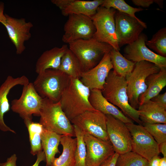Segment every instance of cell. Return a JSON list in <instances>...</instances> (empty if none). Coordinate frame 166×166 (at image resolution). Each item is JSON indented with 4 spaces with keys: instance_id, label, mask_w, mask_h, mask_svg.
<instances>
[{
    "instance_id": "1",
    "label": "cell",
    "mask_w": 166,
    "mask_h": 166,
    "mask_svg": "<svg viewBox=\"0 0 166 166\" xmlns=\"http://www.w3.org/2000/svg\"><path fill=\"white\" fill-rule=\"evenodd\" d=\"M90 92L89 89L79 79L71 77L59 101L62 110L70 121L86 111L96 110L89 101Z\"/></svg>"
},
{
    "instance_id": "2",
    "label": "cell",
    "mask_w": 166,
    "mask_h": 166,
    "mask_svg": "<svg viewBox=\"0 0 166 166\" xmlns=\"http://www.w3.org/2000/svg\"><path fill=\"white\" fill-rule=\"evenodd\" d=\"M101 91L105 98L119 108L126 116L142 125L138 111L133 108L129 103L125 78L118 75L113 70L110 71Z\"/></svg>"
},
{
    "instance_id": "3",
    "label": "cell",
    "mask_w": 166,
    "mask_h": 166,
    "mask_svg": "<svg viewBox=\"0 0 166 166\" xmlns=\"http://www.w3.org/2000/svg\"><path fill=\"white\" fill-rule=\"evenodd\" d=\"M39 123L43 128L62 136L75 137L73 124L63 111L59 102L43 98Z\"/></svg>"
},
{
    "instance_id": "4",
    "label": "cell",
    "mask_w": 166,
    "mask_h": 166,
    "mask_svg": "<svg viewBox=\"0 0 166 166\" xmlns=\"http://www.w3.org/2000/svg\"><path fill=\"white\" fill-rule=\"evenodd\" d=\"M69 45V48L79 61L83 72L96 66L104 55L113 49L109 44L100 42L93 38L78 40Z\"/></svg>"
},
{
    "instance_id": "5",
    "label": "cell",
    "mask_w": 166,
    "mask_h": 166,
    "mask_svg": "<svg viewBox=\"0 0 166 166\" xmlns=\"http://www.w3.org/2000/svg\"><path fill=\"white\" fill-rule=\"evenodd\" d=\"M71 77L59 69H48L38 76L33 83L35 89L43 98L54 102L59 101Z\"/></svg>"
},
{
    "instance_id": "6",
    "label": "cell",
    "mask_w": 166,
    "mask_h": 166,
    "mask_svg": "<svg viewBox=\"0 0 166 166\" xmlns=\"http://www.w3.org/2000/svg\"><path fill=\"white\" fill-rule=\"evenodd\" d=\"M160 69L155 64L146 61L135 63L131 74L125 78L129 103L133 108L138 109L139 97L147 88L145 82L147 77L158 72Z\"/></svg>"
},
{
    "instance_id": "7",
    "label": "cell",
    "mask_w": 166,
    "mask_h": 166,
    "mask_svg": "<svg viewBox=\"0 0 166 166\" xmlns=\"http://www.w3.org/2000/svg\"><path fill=\"white\" fill-rule=\"evenodd\" d=\"M117 10L100 6L91 18L96 29L93 37L98 41L107 43L113 49L119 50L116 32L115 15Z\"/></svg>"
},
{
    "instance_id": "8",
    "label": "cell",
    "mask_w": 166,
    "mask_h": 166,
    "mask_svg": "<svg viewBox=\"0 0 166 166\" xmlns=\"http://www.w3.org/2000/svg\"><path fill=\"white\" fill-rule=\"evenodd\" d=\"M43 98L37 92L33 83L23 86L18 99L11 101V109L24 121L32 120V115L40 116Z\"/></svg>"
},
{
    "instance_id": "9",
    "label": "cell",
    "mask_w": 166,
    "mask_h": 166,
    "mask_svg": "<svg viewBox=\"0 0 166 166\" xmlns=\"http://www.w3.org/2000/svg\"><path fill=\"white\" fill-rule=\"evenodd\" d=\"M65 23L62 41L69 43L79 39L93 38L96 29L91 18L82 14H71Z\"/></svg>"
},
{
    "instance_id": "10",
    "label": "cell",
    "mask_w": 166,
    "mask_h": 166,
    "mask_svg": "<svg viewBox=\"0 0 166 166\" xmlns=\"http://www.w3.org/2000/svg\"><path fill=\"white\" fill-rule=\"evenodd\" d=\"M132 137V151L149 161L160 154L159 145L142 125L125 124Z\"/></svg>"
},
{
    "instance_id": "11",
    "label": "cell",
    "mask_w": 166,
    "mask_h": 166,
    "mask_svg": "<svg viewBox=\"0 0 166 166\" xmlns=\"http://www.w3.org/2000/svg\"><path fill=\"white\" fill-rule=\"evenodd\" d=\"M116 32L120 48L136 41L144 29L145 23L127 14L117 11L115 15Z\"/></svg>"
},
{
    "instance_id": "12",
    "label": "cell",
    "mask_w": 166,
    "mask_h": 166,
    "mask_svg": "<svg viewBox=\"0 0 166 166\" xmlns=\"http://www.w3.org/2000/svg\"><path fill=\"white\" fill-rule=\"evenodd\" d=\"M70 121L84 134L87 133L104 140H109L107 131L106 116L99 111H86Z\"/></svg>"
},
{
    "instance_id": "13",
    "label": "cell",
    "mask_w": 166,
    "mask_h": 166,
    "mask_svg": "<svg viewBox=\"0 0 166 166\" xmlns=\"http://www.w3.org/2000/svg\"><path fill=\"white\" fill-rule=\"evenodd\" d=\"M105 116L107 133L115 152L120 155L132 151V136L126 124L112 115Z\"/></svg>"
},
{
    "instance_id": "14",
    "label": "cell",
    "mask_w": 166,
    "mask_h": 166,
    "mask_svg": "<svg viewBox=\"0 0 166 166\" xmlns=\"http://www.w3.org/2000/svg\"><path fill=\"white\" fill-rule=\"evenodd\" d=\"M147 37L141 34L135 41L127 45L124 49V56L135 63L146 61L153 63L160 68H166V57L161 56L149 49L145 42Z\"/></svg>"
},
{
    "instance_id": "15",
    "label": "cell",
    "mask_w": 166,
    "mask_h": 166,
    "mask_svg": "<svg viewBox=\"0 0 166 166\" xmlns=\"http://www.w3.org/2000/svg\"><path fill=\"white\" fill-rule=\"evenodd\" d=\"M4 15L0 22L5 27L9 38L15 46L16 53L21 54L26 49L25 42L31 36L30 31L33 25L31 22H26L24 18H17Z\"/></svg>"
},
{
    "instance_id": "16",
    "label": "cell",
    "mask_w": 166,
    "mask_h": 166,
    "mask_svg": "<svg viewBox=\"0 0 166 166\" xmlns=\"http://www.w3.org/2000/svg\"><path fill=\"white\" fill-rule=\"evenodd\" d=\"M84 139L86 148V166H100L115 153L110 140L87 133L84 134Z\"/></svg>"
},
{
    "instance_id": "17",
    "label": "cell",
    "mask_w": 166,
    "mask_h": 166,
    "mask_svg": "<svg viewBox=\"0 0 166 166\" xmlns=\"http://www.w3.org/2000/svg\"><path fill=\"white\" fill-rule=\"evenodd\" d=\"M110 52L106 53L96 66L82 72L80 80L90 90L103 89L107 77L113 69Z\"/></svg>"
},
{
    "instance_id": "18",
    "label": "cell",
    "mask_w": 166,
    "mask_h": 166,
    "mask_svg": "<svg viewBox=\"0 0 166 166\" xmlns=\"http://www.w3.org/2000/svg\"><path fill=\"white\" fill-rule=\"evenodd\" d=\"M29 83L28 78L25 75L17 78L8 76L0 86V130L1 131L3 132L10 131L16 133L15 131L5 124L4 120V114L8 112L10 109L8 95L10 90L14 86L18 85L24 86Z\"/></svg>"
},
{
    "instance_id": "19",
    "label": "cell",
    "mask_w": 166,
    "mask_h": 166,
    "mask_svg": "<svg viewBox=\"0 0 166 166\" xmlns=\"http://www.w3.org/2000/svg\"><path fill=\"white\" fill-rule=\"evenodd\" d=\"M89 99L90 104L96 110L105 115H112L125 124L133 123L132 120L126 116L117 107L105 98L101 90H90Z\"/></svg>"
},
{
    "instance_id": "20",
    "label": "cell",
    "mask_w": 166,
    "mask_h": 166,
    "mask_svg": "<svg viewBox=\"0 0 166 166\" xmlns=\"http://www.w3.org/2000/svg\"><path fill=\"white\" fill-rule=\"evenodd\" d=\"M69 48L66 45L60 47H55L44 51L38 59L35 71L40 74L48 69H58L62 57Z\"/></svg>"
},
{
    "instance_id": "21",
    "label": "cell",
    "mask_w": 166,
    "mask_h": 166,
    "mask_svg": "<svg viewBox=\"0 0 166 166\" xmlns=\"http://www.w3.org/2000/svg\"><path fill=\"white\" fill-rule=\"evenodd\" d=\"M137 110L142 124H166V109L151 100L139 105Z\"/></svg>"
},
{
    "instance_id": "22",
    "label": "cell",
    "mask_w": 166,
    "mask_h": 166,
    "mask_svg": "<svg viewBox=\"0 0 166 166\" xmlns=\"http://www.w3.org/2000/svg\"><path fill=\"white\" fill-rule=\"evenodd\" d=\"M145 82L147 88L139 98V106L160 94L166 85V68H160L157 73L148 76Z\"/></svg>"
},
{
    "instance_id": "23",
    "label": "cell",
    "mask_w": 166,
    "mask_h": 166,
    "mask_svg": "<svg viewBox=\"0 0 166 166\" xmlns=\"http://www.w3.org/2000/svg\"><path fill=\"white\" fill-rule=\"evenodd\" d=\"M104 1L73 0L61 10V13L65 16L73 14H82L91 18L96 13L97 9L101 6Z\"/></svg>"
},
{
    "instance_id": "24",
    "label": "cell",
    "mask_w": 166,
    "mask_h": 166,
    "mask_svg": "<svg viewBox=\"0 0 166 166\" xmlns=\"http://www.w3.org/2000/svg\"><path fill=\"white\" fill-rule=\"evenodd\" d=\"M60 143L62 146V152L58 158H55L52 166H76L75 152L77 148L76 138L68 136H62Z\"/></svg>"
},
{
    "instance_id": "25",
    "label": "cell",
    "mask_w": 166,
    "mask_h": 166,
    "mask_svg": "<svg viewBox=\"0 0 166 166\" xmlns=\"http://www.w3.org/2000/svg\"><path fill=\"white\" fill-rule=\"evenodd\" d=\"M62 136L44 128L41 136V143L45 156L46 166H52L55 155L60 153L58 146Z\"/></svg>"
},
{
    "instance_id": "26",
    "label": "cell",
    "mask_w": 166,
    "mask_h": 166,
    "mask_svg": "<svg viewBox=\"0 0 166 166\" xmlns=\"http://www.w3.org/2000/svg\"><path fill=\"white\" fill-rule=\"evenodd\" d=\"M58 69L71 78L79 79L83 72L78 59L69 48L62 57Z\"/></svg>"
},
{
    "instance_id": "27",
    "label": "cell",
    "mask_w": 166,
    "mask_h": 166,
    "mask_svg": "<svg viewBox=\"0 0 166 166\" xmlns=\"http://www.w3.org/2000/svg\"><path fill=\"white\" fill-rule=\"evenodd\" d=\"M110 53L114 72L118 75L125 78L128 76L132 71L135 63L125 58L118 50L113 49Z\"/></svg>"
},
{
    "instance_id": "28",
    "label": "cell",
    "mask_w": 166,
    "mask_h": 166,
    "mask_svg": "<svg viewBox=\"0 0 166 166\" xmlns=\"http://www.w3.org/2000/svg\"><path fill=\"white\" fill-rule=\"evenodd\" d=\"M24 121L29 132L30 153L34 156L42 150L41 136L44 128L39 123L34 122L32 120Z\"/></svg>"
},
{
    "instance_id": "29",
    "label": "cell",
    "mask_w": 166,
    "mask_h": 166,
    "mask_svg": "<svg viewBox=\"0 0 166 166\" xmlns=\"http://www.w3.org/2000/svg\"><path fill=\"white\" fill-rule=\"evenodd\" d=\"M146 45L155 51L158 55L166 56V28H161L149 40L145 42Z\"/></svg>"
},
{
    "instance_id": "30",
    "label": "cell",
    "mask_w": 166,
    "mask_h": 166,
    "mask_svg": "<svg viewBox=\"0 0 166 166\" xmlns=\"http://www.w3.org/2000/svg\"><path fill=\"white\" fill-rule=\"evenodd\" d=\"M107 8H113L117 11L127 14L137 19L135 13L143 10L141 8H134L127 3L124 0H104L101 6Z\"/></svg>"
},
{
    "instance_id": "31",
    "label": "cell",
    "mask_w": 166,
    "mask_h": 166,
    "mask_svg": "<svg viewBox=\"0 0 166 166\" xmlns=\"http://www.w3.org/2000/svg\"><path fill=\"white\" fill-rule=\"evenodd\" d=\"M73 125L77 142L75 154L76 166H86V148L84 139V134L79 128Z\"/></svg>"
},
{
    "instance_id": "32",
    "label": "cell",
    "mask_w": 166,
    "mask_h": 166,
    "mask_svg": "<svg viewBox=\"0 0 166 166\" xmlns=\"http://www.w3.org/2000/svg\"><path fill=\"white\" fill-rule=\"evenodd\" d=\"M148 162L145 159L131 151L119 155L116 166H146Z\"/></svg>"
},
{
    "instance_id": "33",
    "label": "cell",
    "mask_w": 166,
    "mask_h": 166,
    "mask_svg": "<svg viewBox=\"0 0 166 166\" xmlns=\"http://www.w3.org/2000/svg\"><path fill=\"white\" fill-rule=\"evenodd\" d=\"M142 125L158 144L166 141V124L144 123Z\"/></svg>"
},
{
    "instance_id": "34",
    "label": "cell",
    "mask_w": 166,
    "mask_h": 166,
    "mask_svg": "<svg viewBox=\"0 0 166 166\" xmlns=\"http://www.w3.org/2000/svg\"><path fill=\"white\" fill-rule=\"evenodd\" d=\"M161 107L166 109V92L163 94H159L151 100Z\"/></svg>"
},
{
    "instance_id": "35",
    "label": "cell",
    "mask_w": 166,
    "mask_h": 166,
    "mask_svg": "<svg viewBox=\"0 0 166 166\" xmlns=\"http://www.w3.org/2000/svg\"><path fill=\"white\" fill-rule=\"evenodd\" d=\"M119 154L115 152L100 166H116Z\"/></svg>"
},
{
    "instance_id": "36",
    "label": "cell",
    "mask_w": 166,
    "mask_h": 166,
    "mask_svg": "<svg viewBox=\"0 0 166 166\" xmlns=\"http://www.w3.org/2000/svg\"><path fill=\"white\" fill-rule=\"evenodd\" d=\"M132 1L135 5L143 7H148L155 3V0H132Z\"/></svg>"
},
{
    "instance_id": "37",
    "label": "cell",
    "mask_w": 166,
    "mask_h": 166,
    "mask_svg": "<svg viewBox=\"0 0 166 166\" xmlns=\"http://www.w3.org/2000/svg\"><path fill=\"white\" fill-rule=\"evenodd\" d=\"M73 0H51V2L53 4L58 7L61 10L68 5Z\"/></svg>"
},
{
    "instance_id": "38",
    "label": "cell",
    "mask_w": 166,
    "mask_h": 166,
    "mask_svg": "<svg viewBox=\"0 0 166 166\" xmlns=\"http://www.w3.org/2000/svg\"><path fill=\"white\" fill-rule=\"evenodd\" d=\"M17 159L16 155L14 154L8 158L6 162L2 163V166H17Z\"/></svg>"
},
{
    "instance_id": "39",
    "label": "cell",
    "mask_w": 166,
    "mask_h": 166,
    "mask_svg": "<svg viewBox=\"0 0 166 166\" xmlns=\"http://www.w3.org/2000/svg\"><path fill=\"white\" fill-rule=\"evenodd\" d=\"M37 159L34 164L31 166H39V163L42 161H45L46 157L43 151L39 152L37 154Z\"/></svg>"
},
{
    "instance_id": "40",
    "label": "cell",
    "mask_w": 166,
    "mask_h": 166,
    "mask_svg": "<svg viewBox=\"0 0 166 166\" xmlns=\"http://www.w3.org/2000/svg\"><path fill=\"white\" fill-rule=\"evenodd\" d=\"M160 157L158 156H156L149 161L146 166H159Z\"/></svg>"
},
{
    "instance_id": "41",
    "label": "cell",
    "mask_w": 166,
    "mask_h": 166,
    "mask_svg": "<svg viewBox=\"0 0 166 166\" xmlns=\"http://www.w3.org/2000/svg\"><path fill=\"white\" fill-rule=\"evenodd\" d=\"M159 145L160 153H161L163 157H166V141L163 142Z\"/></svg>"
},
{
    "instance_id": "42",
    "label": "cell",
    "mask_w": 166,
    "mask_h": 166,
    "mask_svg": "<svg viewBox=\"0 0 166 166\" xmlns=\"http://www.w3.org/2000/svg\"><path fill=\"white\" fill-rule=\"evenodd\" d=\"M4 10V3L1 2L0 3V22L5 17V15L3 14Z\"/></svg>"
},
{
    "instance_id": "43",
    "label": "cell",
    "mask_w": 166,
    "mask_h": 166,
    "mask_svg": "<svg viewBox=\"0 0 166 166\" xmlns=\"http://www.w3.org/2000/svg\"><path fill=\"white\" fill-rule=\"evenodd\" d=\"M159 166H166V157L160 158Z\"/></svg>"
},
{
    "instance_id": "44",
    "label": "cell",
    "mask_w": 166,
    "mask_h": 166,
    "mask_svg": "<svg viewBox=\"0 0 166 166\" xmlns=\"http://www.w3.org/2000/svg\"><path fill=\"white\" fill-rule=\"evenodd\" d=\"M163 0H155V3L157 4L160 7L162 8L163 6Z\"/></svg>"
},
{
    "instance_id": "45",
    "label": "cell",
    "mask_w": 166,
    "mask_h": 166,
    "mask_svg": "<svg viewBox=\"0 0 166 166\" xmlns=\"http://www.w3.org/2000/svg\"><path fill=\"white\" fill-rule=\"evenodd\" d=\"M0 166H2V163H0Z\"/></svg>"
}]
</instances>
